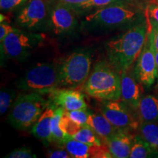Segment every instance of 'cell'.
<instances>
[{"mask_svg":"<svg viewBox=\"0 0 158 158\" xmlns=\"http://www.w3.org/2000/svg\"><path fill=\"white\" fill-rule=\"evenodd\" d=\"M28 0H0V8L2 11L11 12L21 8Z\"/></svg>","mask_w":158,"mask_h":158,"instance_id":"obj_26","label":"cell"},{"mask_svg":"<svg viewBox=\"0 0 158 158\" xmlns=\"http://www.w3.org/2000/svg\"><path fill=\"white\" fill-rule=\"evenodd\" d=\"M158 155L150 144L146 141L141 135L133 136V144L130 150V157L131 158H146Z\"/></svg>","mask_w":158,"mask_h":158,"instance_id":"obj_18","label":"cell"},{"mask_svg":"<svg viewBox=\"0 0 158 158\" xmlns=\"http://www.w3.org/2000/svg\"><path fill=\"white\" fill-rule=\"evenodd\" d=\"M16 29V28L11 27L10 25L7 24V23L2 22L1 24H0V41L2 42V41L4 40V39L7 35L15 31Z\"/></svg>","mask_w":158,"mask_h":158,"instance_id":"obj_31","label":"cell"},{"mask_svg":"<svg viewBox=\"0 0 158 158\" xmlns=\"http://www.w3.org/2000/svg\"><path fill=\"white\" fill-rule=\"evenodd\" d=\"M43 35L16 30L7 35L1 42V54L8 58H26L43 42Z\"/></svg>","mask_w":158,"mask_h":158,"instance_id":"obj_7","label":"cell"},{"mask_svg":"<svg viewBox=\"0 0 158 158\" xmlns=\"http://www.w3.org/2000/svg\"><path fill=\"white\" fill-rule=\"evenodd\" d=\"M48 105L39 92L21 94L15 99L7 119L15 129L27 130L34 125Z\"/></svg>","mask_w":158,"mask_h":158,"instance_id":"obj_4","label":"cell"},{"mask_svg":"<svg viewBox=\"0 0 158 158\" xmlns=\"http://www.w3.org/2000/svg\"><path fill=\"white\" fill-rule=\"evenodd\" d=\"M77 13L70 6L57 1L50 6L48 29L55 35H67L76 29L78 25Z\"/></svg>","mask_w":158,"mask_h":158,"instance_id":"obj_11","label":"cell"},{"mask_svg":"<svg viewBox=\"0 0 158 158\" xmlns=\"http://www.w3.org/2000/svg\"><path fill=\"white\" fill-rule=\"evenodd\" d=\"M50 5L46 0H28L16 17L18 25L29 31L48 28Z\"/></svg>","mask_w":158,"mask_h":158,"instance_id":"obj_8","label":"cell"},{"mask_svg":"<svg viewBox=\"0 0 158 158\" xmlns=\"http://www.w3.org/2000/svg\"><path fill=\"white\" fill-rule=\"evenodd\" d=\"M146 19H147L148 28L149 29L152 35L155 48L156 51H158V23L155 21H152V20H150L147 17H146Z\"/></svg>","mask_w":158,"mask_h":158,"instance_id":"obj_29","label":"cell"},{"mask_svg":"<svg viewBox=\"0 0 158 158\" xmlns=\"http://www.w3.org/2000/svg\"><path fill=\"white\" fill-rule=\"evenodd\" d=\"M15 92L11 89H3L0 92V113L4 115L13 106L15 99Z\"/></svg>","mask_w":158,"mask_h":158,"instance_id":"obj_23","label":"cell"},{"mask_svg":"<svg viewBox=\"0 0 158 158\" xmlns=\"http://www.w3.org/2000/svg\"><path fill=\"white\" fill-rule=\"evenodd\" d=\"M87 124L103 141V143H105V142L107 141L108 138H110L114 134L117 133L118 130H120L110 123L108 118L102 113L90 112Z\"/></svg>","mask_w":158,"mask_h":158,"instance_id":"obj_16","label":"cell"},{"mask_svg":"<svg viewBox=\"0 0 158 158\" xmlns=\"http://www.w3.org/2000/svg\"><path fill=\"white\" fill-rule=\"evenodd\" d=\"M139 118L142 122H158V97H143L138 108Z\"/></svg>","mask_w":158,"mask_h":158,"instance_id":"obj_17","label":"cell"},{"mask_svg":"<svg viewBox=\"0 0 158 158\" xmlns=\"http://www.w3.org/2000/svg\"><path fill=\"white\" fill-rule=\"evenodd\" d=\"M121 77V99L133 109L138 110L143 89L130 70L119 73Z\"/></svg>","mask_w":158,"mask_h":158,"instance_id":"obj_12","label":"cell"},{"mask_svg":"<svg viewBox=\"0 0 158 158\" xmlns=\"http://www.w3.org/2000/svg\"><path fill=\"white\" fill-rule=\"evenodd\" d=\"M56 108L54 105H48L31 129L33 135L45 143L51 142V122Z\"/></svg>","mask_w":158,"mask_h":158,"instance_id":"obj_15","label":"cell"},{"mask_svg":"<svg viewBox=\"0 0 158 158\" xmlns=\"http://www.w3.org/2000/svg\"><path fill=\"white\" fill-rule=\"evenodd\" d=\"M48 157L50 158H70L71 157L70 154L66 149H60L49 150L48 152Z\"/></svg>","mask_w":158,"mask_h":158,"instance_id":"obj_30","label":"cell"},{"mask_svg":"<svg viewBox=\"0 0 158 158\" xmlns=\"http://www.w3.org/2000/svg\"><path fill=\"white\" fill-rule=\"evenodd\" d=\"M127 1L129 2L135 4V3H139V2H144V1H148L149 2L151 0H127ZM149 2H148V3H149Z\"/></svg>","mask_w":158,"mask_h":158,"instance_id":"obj_33","label":"cell"},{"mask_svg":"<svg viewBox=\"0 0 158 158\" xmlns=\"http://www.w3.org/2000/svg\"><path fill=\"white\" fill-rule=\"evenodd\" d=\"M130 108L122 100H103L100 111L116 128L130 131L137 130L140 126L139 121Z\"/></svg>","mask_w":158,"mask_h":158,"instance_id":"obj_10","label":"cell"},{"mask_svg":"<svg viewBox=\"0 0 158 158\" xmlns=\"http://www.w3.org/2000/svg\"><path fill=\"white\" fill-rule=\"evenodd\" d=\"M140 133L144 139L158 152V124L155 122H142Z\"/></svg>","mask_w":158,"mask_h":158,"instance_id":"obj_20","label":"cell"},{"mask_svg":"<svg viewBox=\"0 0 158 158\" xmlns=\"http://www.w3.org/2000/svg\"><path fill=\"white\" fill-rule=\"evenodd\" d=\"M92 56L87 51L71 53L59 64V87L76 89L90 75Z\"/></svg>","mask_w":158,"mask_h":158,"instance_id":"obj_5","label":"cell"},{"mask_svg":"<svg viewBox=\"0 0 158 158\" xmlns=\"http://www.w3.org/2000/svg\"><path fill=\"white\" fill-rule=\"evenodd\" d=\"M59 126H60L61 130L64 133L71 136H73L82 127V126H81L80 124L73 121L68 114L65 113V111L63 114L62 117H61L60 122H59Z\"/></svg>","mask_w":158,"mask_h":158,"instance_id":"obj_24","label":"cell"},{"mask_svg":"<svg viewBox=\"0 0 158 158\" xmlns=\"http://www.w3.org/2000/svg\"><path fill=\"white\" fill-rule=\"evenodd\" d=\"M86 94L101 100H118L121 99V77L109 62H99L85 83Z\"/></svg>","mask_w":158,"mask_h":158,"instance_id":"obj_3","label":"cell"},{"mask_svg":"<svg viewBox=\"0 0 158 158\" xmlns=\"http://www.w3.org/2000/svg\"><path fill=\"white\" fill-rule=\"evenodd\" d=\"M133 73L138 81L147 88L152 86L158 78L156 50L153 43L152 35L149 28L147 40L136 60Z\"/></svg>","mask_w":158,"mask_h":158,"instance_id":"obj_9","label":"cell"},{"mask_svg":"<svg viewBox=\"0 0 158 158\" xmlns=\"http://www.w3.org/2000/svg\"><path fill=\"white\" fill-rule=\"evenodd\" d=\"M146 21L145 10L143 13L133 3L124 2L90 12L85 17L84 23L92 29H129Z\"/></svg>","mask_w":158,"mask_h":158,"instance_id":"obj_2","label":"cell"},{"mask_svg":"<svg viewBox=\"0 0 158 158\" xmlns=\"http://www.w3.org/2000/svg\"><path fill=\"white\" fill-rule=\"evenodd\" d=\"M148 34L147 21L127 29L105 44L108 62L118 72L130 70L141 54Z\"/></svg>","mask_w":158,"mask_h":158,"instance_id":"obj_1","label":"cell"},{"mask_svg":"<svg viewBox=\"0 0 158 158\" xmlns=\"http://www.w3.org/2000/svg\"><path fill=\"white\" fill-rule=\"evenodd\" d=\"M156 1H157V3H158V0H156Z\"/></svg>","mask_w":158,"mask_h":158,"instance_id":"obj_35","label":"cell"},{"mask_svg":"<svg viewBox=\"0 0 158 158\" xmlns=\"http://www.w3.org/2000/svg\"><path fill=\"white\" fill-rule=\"evenodd\" d=\"M144 10L146 17L158 23V3L156 0H151Z\"/></svg>","mask_w":158,"mask_h":158,"instance_id":"obj_28","label":"cell"},{"mask_svg":"<svg viewBox=\"0 0 158 158\" xmlns=\"http://www.w3.org/2000/svg\"><path fill=\"white\" fill-rule=\"evenodd\" d=\"M156 62H157V73H158V51H156ZM158 79V78H157Z\"/></svg>","mask_w":158,"mask_h":158,"instance_id":"obj_34","label":"cell"},{"mask_svg":"<svg viewBox=\"0 0 158 158\" xmlns=\"http://www.w3.org/2000/svg\"><path fill=\"white\" fill-rule=\"evenodd\" d=\"M133 136L127 130H120L105 142L112 157L115 158L130 157Z\"/></svg>","mask_w":158,"mask_h":158,"instance_id":"obj_14","label":"cell"},{"mask_svg":"<svg viewBox=\"0 0 158 158\" xmlns=\"http://www.w3.org/2000/svg\"><path fill=\"white\" fill-rule=\"evenodd\" d=\"M124 2L127 1V0H88L80 5L70 6V7L76 12L77 14H79V13H88V12L94 11L106 7V6L116 3Z\"/></svg>","mask_w":158,"mask_h":158,"instance_id":"obj_19","label":"cell"},{"mask_svg":"<svg viewBox=\"0 0 158 158\" xmlns=\"http://www.w3.org/2000/svg\"><path fill=\"white\" fill-rule=\"evenodd\" d=\"M64 112V109L62 107L56 106L55 109L54 116L51 122V142H55L59 145V147H62V143L68 135L66 133L61 130L59 126L61 117Z\"/></svg>","mask_w":158,"mask_h":158,"instance_id":"obj_21","label":"cell"},{"mask_svg":"<svg viewBox=\"0 0 158 158\" xmlns=\"http://www.w3.org/2000/svg\"><path fill=\"white\" fill-rule=\"evenodd\" d=\"M65 113L70 116L73 121L80 124L82 127L88 126L87 121L90 111L87 109H78L73 110H65Z\"/></svg>","mask_w":158,"mask_h":158,"instance_id":"obj_25","label":"cell"},{"mask_svg":"<svg viewBox=\"0 0 158 158\" xmlns=\"http://www.w3.org/2000/svg\"><path fill=\"white\" fill-rule=\"evenodd\" d=\"M18 88L39 93H50L59 87V64L39 63L27 71L16 82Z\"/></svg>","mask_w":158,"mask_h":158,"instance_id":"obj_6","label":"cell"},{"mask_svg":"<svg viewBox=\"0 0 158 158\" xmlns=\"http://www.w3.org/2000/svg\"><path fill=\"white\" fill-rule=\"evenodd\" d=\"M50 93L54 106L62 107L65 110L87 109L84 94L74 89L56 88Z\"/></svg>","mask_w":158,"mask_h":158,"instance_id":"obj_13","label":"cell"},{"mask_svg":"<svg viewBox=\"0 0 158 158\" xmlns=\"http://www.w3.org/2000/svg\"><path fill=\"white\" fill-rule=\"evenodd\" d=\"M57 1L66 4L69 6H74L84 3L85 2L88 1V0H57Z\"/></svg>","mask_w":158,"mask_h":158,"instance_id":"obj_32","label":"cell"},{"mask_svg":"<svg viewBox=\"0 0 158 158\" xmlns=\"http://www.w3.org/2000/svg\"><path fill=\"white\" fill-rule=\"evenodd\" d=\"M75 139L83 142V143L89 144V145H98L100 146L103 143L100 141V138L98 134L91 128L89 126L82 127L78 133L73 136Z\"/></svg>","mask_w":158,"mask_h":158,"instance_id":"obj_22","label":"cell"},{"mask_svg":"<svg viewBox=\"0 0 158 158\" xmlns=\"http://www.w3.org/2000/svg\"><path fill=\"white\" fill-rule=\"evenodd\" d=\"M5 157L9 158H32L37 157L35 154L28 147H21L9 153Z\"/></svg>","mask_w":158,"mask_h":158,"instance_id":"obj_27","label":"cell"}]
</instances>
